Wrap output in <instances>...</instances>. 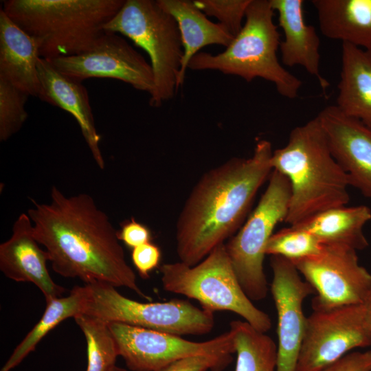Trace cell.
<instances>
[{"instance_id":"cell-1","label":"cell","mask_w":371,"mask_h":371,"mask_svg":"<svg viewBox=\"0 0 371 371\" xmlns=\"http://www.w3.org/2000/svg\"><path fill=\"white\" fill-rule=\"evenodd\" d=\"M32 201L33 206L27 214L33 223L34 236L45 248L55 272L80 278L85 284L126 287L151 300L138 286L117 231L91 196L80 193L67 196L54 186L49 203Z\"/></svg>"},{"instance_id":"cell-2","label":"cell","mask_w":371,"mask_h":371,"mask_svg":"<svg viewBox=\"0 0 371 371\" xmlns=\"http://www.w3.org/2000/svg\"><path fill=\"white\" fill-rule=\"evenodd\" d=\"M271 144L259 140L249 158L232 157L204 173L176 225L177 254L194 266L241 227L255 195L273 170Z\"/></svg>"},{"instance_id":"cell-3","label":"cell","mask_w":371,"mask_h":371,"mask_svg":"<svg viewBox=\"0 0 371 371\" xmlns=\"http://www.w3.org/2000/svg\"><path fill=\"white\" fill-rule=\"evenodd\" d=\"M271 165L290 183L284 222L291 225L349 201L348 176L333 157L317 116L291 131L287 144L273 151Z\"/></svg>"},{"instance_id":"cell-4","label":"cell","mask_w":371,"mask_h":371,"mask_svg":"<svg viewBox=\"0 0 371 371\" xmlns=\"http://www.w3.org/2000/svg\"><path fill=\"white\" fill-rule=\"evenodd\" d=\"M124 0H5L1 9L38 43L41 58L80 54L105 31Z\"/></svg>"},{"instance_id":"cell-5","label":"cell","mask_w":371,"mask_h":371,"mask_svg":"<svg viewBox=\"0 0 371 371\" xmlns=\"http://www.w3.org/2000/svg\"><path fill=\"white\" fill-rule=\"evenodd\" d=\"M269 0H251L245 23L225 50L218 54L199 52L190 60L192 70H216L247 82L261 78L274 84L283 97L293 99L302 81L279 62L280 34L273 23Z\"/></svg>"},{"instance_id":"cell-6","label":"cell","mask_w":371,"mask_h":371,"mask_svg":"<svg viewBox=\"0 0 371 371\" xmlns=\"http://www.w3.org/2000/svg\"><path fill=\"white\" fill-rule=\"evenodd\" d=\"M104 30L126 36L148 54L154 77L151 106L159 107L175 95L183 56L181 37L175 19L157 1L126 0Z\"/></svg>"},{"instance_id":"cell-7","label":"cell","mask_w":371,"mask_h":371,"mask_svg":"<svg viewBox=\"0 0 371 371\" xmlns=\"http://www.w3.org/2000/svg\"><path fill=\"white\" fill-rule=\"evenodd\" d=\"M159 271L165 291L195 300L202 308L212 313H234L260 332L271 329L269 315L258 308L243 290L225 243L216 247L196 265L181 261L165 263Z\"/></svg>"},{"instance_id":"cell-8","label":"cell","mask_w":371,"mask_h":371,"mask_svg":"<svg viewBox=\"0 0 371 371\" xmlns=\"http://www.w3.org/2000/svg\"><path fill=\"white\" fill-rule=\"evenodd\" d=\"M82 313L107 323L117 322L175 335H203L214 326V313L184 300L141 302L104 283L83 286Z\"/></svg>"},{"instance_id":"cell-9","label":"cell","mask_w":371,"mask_h":371,"mask_svg":"<svg viewBox=\"0 0 371 371\" xmlns=\"http://www.w3.org/2000/svg\"><path fill=\"white\" fill-rule=\"evenodd\" d=\"M291 196L288 179L273 170L256 207L225 247L238 282L251 301L266 297L268 284L264 271L266 245L276 225L284 221Z\"/></svg>"},{"instance_id":"cell-10","label":"cell","mask_w":371,"mask_h":371,"mask_svg":"<svg viewBox=\"0 0 371 371\" xmlns=\"http://www.w3.org/2000/svg\"><path fill=\"white\" fill-rule=\"evenodd\" d=\"M370 345L363 304L313 310L306 319L296 371H319L350 350Z\"/></svg>"},{"instance_id":"cell-11","label":"cell","mask_w":371,"mask_h":371,"mask_svg":"<svg viewBox=\"0 0 371 371\" xmlns=\"http://www.w3.org/2000/svg\"><path fill=\"white\" fill-rule=\"evenodd\" d=\"M292 262L317 293L313 310L363 304L371 287V274L348 247L324 245L319 254Z\"/></svg>"},{"instance_id":"cell-12","label":"cell","mask_w":371,"mask_h":371,"mask_svg":"<svg viewBox=\"0 0 371 371\" xmlns=\"http://www.w3.org/2000/svg\"><path fill=\"white\" fill-rule=\"evenodd\" d=\"M119 356L132 371H158L178 359L192 355L235 352L229 330L212 339L196 342L181 336L125 324L111 322Z\"/></svg>"},{"instance_id":"cell-13","label":"cell","mask_w":371,"mask_h":371,"mask_svg":"<svg viewBox=\"0 0 371 371\" xmlns=\"http://www.w3.org/2000/svg\"><path fill=\"white\" fill-rule=\"evenodd\" d=\"M50 61L61 73L82 82L109 78L129 84L150 95L154 77L150 63L120 34L105 32L87 51Z\"/></svg>"},{"instance_id":"cell-14","label":"cell","mask_w":371,"mask_h":371,"mask_svg":"<svg viewBox=\"0 0 371 371\" xmlns=\"http://www.w3.org/2000/svg\"><path fill=\"white\" fill-rule=\"evenodd\" d=\"M270 265L271 292L278 316L277 371H296L307 319L303 302L315 291L291 260L271 256Z\"/></svg>"},{"instance_id":"cell-15","label":"cell","mask_w":371,"mask_h":371,"mask_svg":"<svg viewBox=\"0 0 371 371\" xmlns=\"http://www.w3.org/2000/svg\"><path fill=\"white\" fill-rule=\"evenodd\" d=\"M317 117L350 186L371 200V127L343 113L336 105L325 107Z\"/></svg>"},{"instance_id":"cell-16","label":"cell","mask_w":371,"mask_h":371,"mask_svg":"<svg viewBox=\"0 0 371 371\" xmlns=\"http://www.w3.org/2000/svg\"><path fill=\"white\" fill-rule=\"evenodd\" d=\"M12 231L10 238L0 245V270L14 281L33 283L45 300L61 297L65 289L50 276L47 267L49 255L36 240L27 213L19 216Z\"/></svg>"},{"instance_id":"cell-17","label":"cell","mask_w":371,"mask_h":371,"mask_svg":"<svg viewBox=\"0 0 371 371\" xmlns=\"http://www.w3.org/2000/svg\"><path fill=\"white\" fill-rule=\"evenodd\" d=\"M37 69L41 85L38 98L72 115L96 164L103 169L104 160L99 147L101 137L95 128L86 88L81 82L61 73L47 59H38Z\"/></svg>"},{"instance_id":"cell-18","label":"cell","mask_w":371,"mask_h":371,"mask_svg":"<svg viewBox=\"0 0 371 371\" xmlns=\"http://www.w3.org/2000/svg\"><path fill=\"white\" fill-rule=\"evenodd\" d=\"M278 15L284 33L280 43L281 59L288 67L302 66L319 84L324 95L330 83L320 72V40L314 26L307 25L304 16L303 0H269Z\"/></svg>"},{"instance_id":"cell-19","label":"cell","mask_w":371,"mask_h":371,"mask_svg":"<svg viewBox=\"0 0 371 371\" xmlns=\"http://www.w3.org/2000/svg\"><path fill=\"white\" fill-rule=\"evenodd\" d=\"M37 41L0 10V78L30 96L41 91Z\"/></svg>"},{"instance_id":"cell-20","label":"cell","mask_w":371,"mask_h":371,"mask_svg":"<svg viewBox=\"0 0 371 371\" xmlns=\"http://www.w3.org/2000/svg\"><path fill=\"white\" fill-rule=\"evenodd\" d=\"M322 34L371 50V0H313Z\"/></svg>"},{"instance_id":"cell-21","label":"cell","mask_w":371,"mask_h":371,"mask_svg":"<svg viewBox=\"0 0 371 371\" xmlns=\"http://www.w3.org/2000/svg\"><path fill=\"white\" fill-rule=\"evenodd\" d=\"M337 106L371 127V50L342 43Z\"/></svg>"},{"instance_id":"cell-22","label":"cell","mask_w":371,"mask_h":371,"mask_svg":"<svg viewBox=\"0 0 371 371\" xmlns=\"http://www.w3.org/2000/svg\"><path fill=\"white\" fill-rule=\"evenodd\" d=\"M160 6L175 19L181 37L183 56L178 78V87L183 83L192 58L205 46L216 44L227 47L234 37L219 23L206 17L194 1L157 0Z\"/></svg>"},{"instance_id":"cell-23","label":"cell","mask_w":371,"mask_h":371,"mask_svg":"<svg viewBox=\"0 0 371 371\" xmlns=\"http://www.w3.org/2000/svg\"><path fill=\"white\" fill-rule=\"evenodd\" d=\"M371 220V210L366 205L330 208L293 225L313 234L325 245H342L357 250L369 244L363 233Z\"/></svg>"},{"instance_id":"cell-24","label":"cell","mask_w":371,"mask_h":371,"mask_svg":"<svg viewBox=\"0 0 371 371\" xmlns=\"http://www.w3.org/2000/svg\"><path fill=\"white\" fill-rule=\"evenodd\" d=\"M45 301L46 307L42 317L16 347L1 371H10L14 368L61 322L82 313L83 286L74 287L68 296L50 298Z\"/></svg>"},{"instance_id":"cell-25","label":"cell","mask_w":371,"mask_h":371,"mask_svg":"<svg viewBox=\"0 0 371 371\" xmlns=\"http://www.w3.org/2000/svg\"><path fill=\"white\" fill-rule=\"evenodd\" d=\"M236 354L235 371H277L278 347L265 333L245 321L229 324Z\"/></svg>"},{"instance_id":"cell-26","label":"cell","mask_w":371,"mask_h":371,"mask_svg":"<svg viewBox=\"0 0 371 371\" xmlns=\"http://www.w3.org/2000/svg\"><path fill=\"white\" fill-rule=\"evenodd\" d=\"M87 341V371H109L119 356L114 336L107 322L81 313L74 317Z\"/></svg>"},{"instance_id":"cell-27","label":"cell","mask_w":371,"mask_h":371,"mask_svg":"<svg viewBox=\"0 0 371 371\" xmlns=\"http://www.w3.org/2000/svg\"><path fill=\"white\" fill-rule=\"evenodd\" d=\"M323 247L324 245L313 234L291 225L272 234L266 245L265 254L281 256L293 262L319 254Z\"/></svg>"},{"instance_id":"cell-28","label":"cell","mask_w":371,"mask_h":371,"mask_svg":"<svg viewBox=\"0 0 371 371\" xmlns=\"http://www.w3.org/2000/svg\"><path fill=\"white\" fill-rule=\"evenodd\" d=\"M30 96L0 78V141L17 133L27 118L25 103Z\"/></svg>"},{"instance_id":"cell-29","label":"cell","mask_w":371,"mask_h":371,"mask_svg":"<svg viewBox=\"0 0 371 371\" xmlns=\"http://www.w3.org/2000/svg\"><path fill=\"white\" fill-rule=\"evenodd\" d=\"M194 2L205 15L216 18L235 37L243 26V19L251 0H195Z\"/></svg>"},{"instance_id":"cell-30","label":"cell","mask_w":371,"mask_h":371,"mask_svg":"<svg viewBox=\"0 0 371 371\" xmlns=\"http://www.w3.org/2000/svg\"><path fill=\"white\" fill-rule=\"evenodd\" d=\"M232 360L230 353L192 355L173 361L158 371H223Z\"/></svg>"},{"instance_id":"cell-31","label":"cell","mask_w":371,"mask_h":371,"mask_svg":"<svg viewBox=\"0 0 371 371\" xmlns=\"http://www.w3.org/2000/svg\"><path fill=\"white\" fill-rule=\"evenodd\" d=\"M159 247L151 242L143 244L132 249V262L144 278L149 277L150 273L156 269L161 260Z\"/></svg>"},{"instance_id":"cell-32","label":"cell","mask_w":371,"mask_h":371,"mask_svg":"<svg viewBox=\"0 0 371 371\" xmlns=\"http://www.w3.org/2000/svg\"><path fill=\"white\" fill-rule=\"evenodd\" d=\"M117 237L126 246L133 249L150 242L151 233L146 225L132 218L122 225L121 229L117 231Z\"/></svg>"},{"instance_id":"cell-33","label":"cell","mask_w":371,"mask_h":371,"mask_svg":"<svg viewBox=\"0 0 371 371\" xmlns=\"http://www.w3.org/2000/svg\"><path fill=\"white\" fill-rule=\"evenodd\" d=\"M319 371H371V350L349 352Z\"/></svg>"},{"instance_id":"cell-34","label":"cell","mask_w":371,"mask_h":371,"mask_svg":"<svg viewBox=\"0 0 371 371\" xmlns=\"http://www.w3.org/2000/svg\"><path fill=\"white\" fill-rule=\"evenodd\" d=\"M366 307V313H367V317L370 328V332H371V287L363 301V303Z\"/></svg>"},{"instance_id":"cell-35","label":"cell","mask_w":371,"mask_h":371,"mask_svg":"<svg viewBox=\"0 0 371 371\" xmlns=\"http://www.w3.org/2000/svg\"><path fill=\"white\" fill-rule=\"evenodd\" d=\"M109 371H127V370L124 368L115 366Z\"/></svg>"}]
</instances>
